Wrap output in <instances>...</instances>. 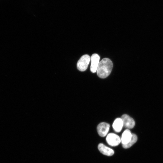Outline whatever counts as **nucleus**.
<instances>
[{
	"mask_svg": "<svg viewBox=\"0 0 163 163\" xmlns=\"http://www.w3.org/2000/svg\"><path fill=\"white\" fill-rule=\"evenodd\" d=\"M100 57L96 53L93 54L91 57V65L90 70L92 73L97 72V68L100 61Z\"/></svg>",
	"mask_w": 163,
	"mask_h": 163,
	"instance_id": "6",
	"label": "nucleus"
},
{
	"mask_svg": "<svg viewBox=\"0 0 163 163\" xmlns=\"http://www.w3.org/2000/svg\"><path fill=\"white\" fill-rule=\"evenodd\" d=\"M137 137L135 134L132 133V136L130 141L126 144L122 145L123 147L125 149H128L130 147L137 141Z\"/></svg>",
	"mask_w": 163,
	"mask_h": 163,
	"instance_id": "10",
	"label": "nucleus"
},
{
	"mask_svg": "<svg viewBox=\"0 0 163 163\" xmlns=\"http://www.w3.org/2000/svg\"><path fill=\"white\" fill-rule=\"evenodd\" d=\"M106 140L108 144L112 146L118 145L121 142V139L117 135L110 133L107 136Z\"/></svg>",
	"mask_w": 163,
	"mask_h": 163,
	"instance_id": "3",
	"label": "nucleus"
},
{
	"mask_svg": "<svg viewBox=\"0 0 163 163\" xmlns=\"http://www.w3.org/2000/svg\"><path fill=\"white\" fill-rule=\"evenodd\" d=\"M121 118L123 120V126L128 129L133 128L135 124L133 118L126 114L123 115Z\"/></svg>",
	"mask_w": 163,
	"mask_h": 163,
	"instance_id": "5",
	"label": "nucleus"
},
{
	"mask_svg": "<svg viewBox=\"0 0 163 163\" xmlns=\"http://www.w3.org/2000/svg\"><path fill=\"white\" fill-rule=\"evenodd\" d=\"M132 133L128 129L125 130L123 132L121 137V142L122 145L127 144L130 140Z\"/></svg>",
	"mask_w": 163,
	"mask_h": 163,
	"instance_id": "8",
	"label": "nucleus"
},
{
	"mask_svg": "<svg viewBox=\"0 0 163 163\" xmlns=\"http://www.w3.org/2000/svg\"><path fill=\"white\" fill-rule=\"evenodd\" d=\"M112 61L108 58H104L99 62L97 73L98 76L101 78H105L110 74L113 68Z\"/></svg>",
	"mask_w": 163,
	"mask_h": 163,
	"instance_id": "1",
	"label": "nucleus"
},
{
	"mask_svg": "<svg viewBox=\"0 0 163 163\" xmlns=\"http://www.w3.org/2000/svg\"><path fill=\"white\" fill-rule=\"evenodd\" d=\"M112 126L116 132H120L123 126V121L121 118H116L113 123Z\"/></svg>",
	"mask_w": 163,
	"mask_h": 163,
	"instance_id": "9",
	"label": "nucleus"
},
{
	"mask_svg": "<svg viewBox=\"0 0 163 163\" xmlns=\"http://www.w3.org/2000/svg\"><path fill=\"white\" fill-rule=\"evenodd\" d=\"M98 148L100 152L104 155L111 156L114 153V151L103 143H100L98 145Z\"/></svg>",
	"mask_w": 163,
	"mask_h": 163,
	"instance_id": "7",
	"label": "nucleus"
},
{
	"mask_svg": "<svg viewBox=\"0 0 163 163\" xmlns=\"http://www.w3.org/2000/svg\"><path fill=\"white\" fill-rule=\"evenodd\" d=\"M91 60L90 56L87 54L82 56L78 60L77 64L78 69L80 71H84L87 69Z\"/></svg>",
	"mask_w": 163,
	"mask_h": 163,
	"instance_id": "2",
	"label": "nucleus"
},
{
	"mask_svg": "<svg viewBox=\"0 0 163 163\" xmlns=\"http://www.w3.org/2000/svg\"><path fill=\"white\" fill-rule=\"evenodd\" d=\"M110 125L106 123H100L97 127V131L98 134L101 137H104L107 134L110 129Z\"/></svg>",
	"mask_w": 163,
	"mask_h": 163,
	"instance_id": "4",
	"label": "nucleus"
}]
</instances>
